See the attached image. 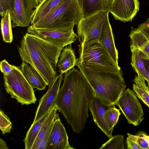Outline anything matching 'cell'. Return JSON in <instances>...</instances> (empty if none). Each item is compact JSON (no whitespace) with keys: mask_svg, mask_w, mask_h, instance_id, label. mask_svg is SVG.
Returning <instances> with one entry per match:
<instances>
[{"mask_svg":"<svg viewBox=\"0 0 149 149\" xmlns=\"http://www.w3.org/2000/svg\"><path fill=\"white\" fill-rule=\"evenodd\" d=\"M94 95L85 77L79 70L73 68L65 73L54 106L64 116L73 131L80 133L89 117L90 104Z\"/></svg>","mask_w":149,"mask_h":149,"instance_id":"obj_1","label":"cell"},{"mask_svg":"<svg viewBox=\"0 0 149 149\" xmlns=\"http://www.w3.org/2000/svg\"><path fill=\"white\" fill-rule=\"evenodd\" d=\"M63 49L27 33L20 41L18 52L22 61L34 67L49 86L57 74L56 70Z\"/></svg>","mask_w":149,"mask_h":149,"instance_id":"obj_2","label":"cell"},{"mask_svg":"<svg viewBox=\"0 0 149 149\" xmlns=\"http://www.w3.org/2000/svg\"><path fill=\"white\" fill-rule=\"evenodd\" d=\"M76 65L91 86L95 96L106 105H115L126 86L122 71L89 68L82 66L77 61Z\"/></svg>","mask_w":149,"mask_h":149,"instance_id":"obj_3","label":"cell"},{"mask_svg":"<svg viewBox=\"0 0 149 149\" xmlns=\"http://www.w3.org/2000/svg\"><path fill=\"white\" fill-rule=\"evenodd\" d=\"M83 17L78 0H63L47 15L31 26L36 29H49L74 27Z\"/></svg>","mask_w":149,"mask_h":149,"instance_id":"obj_4","label":"cell"},{"mask_svg":"<svg viewBox=\"0 0 149 149\" xmlns=\"http://www.w3.org/2000/svg\"><path fill=\"white\" fill-rule=\"evenodd\" d=\"M79 52L77 62L82 66L113 72L120 70L99 41L80 43Z\"/></svg>","mask_w":149,"mask_h":149,"instance_id":"obj_5","label":"cell"},{"mask_svg":"<svg viewBox=\"0 0 149 149\" xmlns=\"http://www.w3.org/2000/svg\"><path fill=\"white\" fill-rule=\"evenodd\" d=\"M4 84L7 93L22 105L34 104L37 99L33 88L25 78L20 68L13 65L12 72L3 75Z\"/></svg>","mask_w":149,"mask_h":149,"instance_id":"obj_6","label":"cell"},{"mask_svg":"<svg viewBox=\"0 0 149 149\" xmlns=\"http://www.w3.org/2000/svg\"><path fill=\"white\" fill-rule=\"evenodd\" d=\"M108 11H102L83 17L77 24V32L80 43L99 41Z\"/></svg>","mask_w":149,"mask_h":149,"instance_id":"obj_7","label":"cell"},{"mask_svg":"<svg viewBox=\"0 0 149 149\" xmlns=\"http://www.w3.org/2000/svg\"><path fill=\"white\" fill-rule=\"evenodd\" d=\"M115 105L119 107L129 124L136 126L144 119L142 106L134 90H125Z\"/></svg>","mask_w":149,"mask_h":149,"instance_id":"obj_8","label":"cell"},{"mask_svg":"<svg viewBox=\"0 0 149 149\" xmlns=\"http://www.w3.org/2000/svg\"><path fill=\"white\" fill-rule=\"evenodd\" d=\"M74 26L57 29H36L31 26L27 30V33L33 34L48 42L63 48L72 44L78 36L73 31Z\"/></svg>","mask_w":149,"mask_h":149,"instance_id":"obj_9","label":"cell"},{"mask_svg":"<svg viewBox=\"0 0 149 149\" xmlns=\"http://www.w3.org/2000/svg\"><path fill=\"white\" fill-rule=\"evenodd\" d=\"M37 6L36 0H11L8 11L12 27L29 26Z\"/></svg>","mask_w":149,"mask_h":149,"instance_id":"obj_10","label":"cell"},{"mask_svg":"<svg viewBox=\"0 0 149 149\" xmlns=\"http://www.w3.org/2000/svg\"><path fill=\"white\" fill-rule=\"evenodd\" d=\"M139 5L138 0H113L109 11L116 20L131 22L139 10Z\"/></svg>","mask_w":149,"mask_h":149,"instance_id":"obj_11","label":"cell"},{"mask_svg":"<svg viewBox=\"0 0 149 149\" xmlns=\"http://www.w3.org/2000/svg\"><path fill=\"white\" fill-rule=\"evenodd\" d=\"M63 79V74H57L52 84L49 86L47 92L39 100L33 123L36 122L52 108Z\"/></svg>","mask_w":149,"mask_h":149,"instance_id":"obj_12","label":"cell"},{"mask_svg":"<svg viewBox=\"0 0 149 149\" xmlns=\"http://www.w3.org/2000/svg\"><path fill=\"white\" fill-rule=\"evenodd\" d=\"M65 129L58 116L54 121L46 149H73Z\"/></svg>","mask_w":149,"mask_h":149,"instance_id":"obj_13","label":"cell"},{"mask_svg":"<svg viewBox=\"0 0 149 149\" xmlns=\"http://www.w3.org/2000/svg\"><path fill=\"white\" fill-rule=\"evenodd\" d=\"M111 106L102 103L94 95L89 107L95 123L109 138L112 136V134L109 131L105 115L106 110Z\"/></svg>","mask_w":149,"mask_h":149,"instance_id":"obj_14","label":"cell"},{"mask_svg":"<svg viewBox=\"0 0 149 149\" xmlns=\"http://www.w3.org/2000/svg\"><path fill=\"white\" fill-rule=\"evenodd\" d=\"M99 41L115 62L118 65V51L115 46L113 35L108 16L103 26Z\"/></svg>","mask_w":149,"mask_h":149,"instance_id":"obj_15","label":"cell"},{"mask_svg":"<svg viewBox=\"0 0 149 149\" xmlns=\"http://www.w3.org/2000/svg\"><path fill=\"white\" fill-rule=\"evenodd\" d=\"M20 69L26 79L33 88L42 91L48 86L39 73L27 62L22 61Z\"/></svg>","mask_w":149,"mask_h":149,"instance_id":"obj_16","label":"cell"},{"mask_svg":"<svg viewBox=\"0 0 149 149\" xmlns=\"http://www.w3.org/2000/svg\"><path fill=\"white\" fill-rule=\"evenodd\" d=\"M84 17L102 11H108L113 0H78Z\"/></svg>","mask_w":149,"mask_h":149,"instance_id":"obj_17","label":"cell"},{"mask_svg":"<svg viewBox=\"0 0 149 149\" xmlns=\"http://www.w3.org/2000/svg\"><path fill=\"white\" fill-rule=\"evenodd\" d=\"M77 61L71 44L66 46L59 58L57 65L58 71L62 74L68 72L76 65Z\"/></svg>","mask_w":149,"mask_h":149,"instance_id":"obj_18","label":"cell"},{"mask_svg":"<svg viewBox=\"0 0 149 149\" xmlns=\"http://www.w3.org/2000/svg\"><path fill=\"white\" fill-rule=\"evenodd\" d=\"M63 0H43L34 10L31 25H32L45 16Z\"/></svg>","mask_w":149,"mask_h":149,"instance_id":"obj_19","label":"cell"},{"mask_svg":"<svg viewBox=\"0 0 149 149\" xmlns=\"http://www.w3.org/2000/svg\"><path fill=\"white\" fill-rule=\"evenodd\" d=\"M50 111L45 113L36 122L33 123L27 131L25 137L23 140L25 149H31L41 126Z\"/></svg>","mask_w":149,"mask_h":149,"instance_id":"obj_20","label":"cell"},{"mask_svg":"<svg viewBox=\"0 0 149 149\" xmlns=\"http://www.w3.org/2000/svg\"><path fill=\"white\" fill-rule=\"evenodd\" d=\"M137 74L134 79L135 84H133V90L138 98L149 107V89L146 85V80L140 75Z\"/></svg>","mask_w":149,"mask_h":149,"instance_id":"obj_21","label":"cell"},{"mask_svg":"<svg viewBox=\"0 0 149 149\" xmlns=\"http://www.w3.org/2000/svg\"><path fill=\"white\" fill-rule=\"evenodd\" d=\"M132 53L131 64L136 72L141 76L147 82L148 72L141 55V50L138 49H131Z\"/></svg>","mask_w":149,"mask_h":149,"instance_id":"obj_22","label":"cell"},{"mask_svg":"<svg viewBox=\"0 0 149 149\" xmlns=\"http://www.w3.org/2000/svg\"><path fill=\"white\" fill-rule=\"evenodd\" d=\"M57 108L53 106L49 114L43 122L31 149H38L40 141L51 124L59 116L58 114L57 113Z\"/></svg>","mask_w":149,"mask_h":149,"instance_id":"obj_23","label":"cell"},{"mask_svg":"<svg viewBox=\"0 0 149 149\" xmlns=\"http://www.w3.org/2000/svg\"><path fill=\"white\" fill-rule=\"evenodd\" d=\"M129 36L130 39L131 49H141L149 44V40L146 36L137 28L132 29Z\"/></svg>","mask_w":149,"mask_h":149,"instance_id":"obj_24","label":"cell"},{"mask_svg":"<svg viewBox=\"0 0 149 149\" xmlns=\"http://www.w3.org/2000/svg\"><path fill=\"white\" fill-rule=\"evenodd\" d=\"M1 34L3 41L11 43L13 40L11 20L8 10L1 19Z\"/></svg>","mask_w":149,"mask_h":149,"instance_id":"obj_25","label":"cell"},{"mask_svg":"<svg viewBox=\"0 0 149 149\" xmlns=\"http://www.w3.org/2000/svg\"><path fill=\"white\" fill-rule=\"evenodd\" d=\"M120 114L119 110L116 108L115 105L111 106L106 111L105 117L106 123L109 131L112 134Z\"/></svg>","mask_w":149,"mask_h":149,"instance_id":"obj_26","label":"cell"},{"mask_svg":"<svg viewBox=\"0 0 149 149\" xmlns=\"http://www.w3.org/2000/svg\"><path fill=\"white\" fill-rule=\"evenodd\" d=\"M125 139L123 135H117L111 137L107 142L103 144L100 149H124Z\"/></svg>","mask_w":149,"mask_h":149,"instance_id":"obj_27","label":"cell"},{"mask_svg":"<svg viewBox=\"0 0 149 149\" xmlns=\"http://www.w3.org/2000/svg\"><path fill=\"white\" fill-rule=\"evenodd\" d=\"M12 124L9 118L2 110L0 111V129L1 134L5 135L10 133L12 129Z\"/></svg>","mask_w":149,"mask_h":149,"instance_id":"obj_28","label":"cell"},{"mask_svg":"<svg viewBox=\"0 0 149 149\" xmlns=\"http://www.w3.org/2000/svg\"><path fill=\"white\" fill-rule=\"evenodd\" d=\"M127 135L134 140L142 149H149V143L145 137L144 132L140 131L136 135L129 133H127Z\"/></svg>","mask_w":149,"mask_h":149,"instance_id":"obj_29","label":"cell"},{"mask_svg":"<svg viewBox=\"0 0 149 149\" xmlns=\"http://www.w3.org/2000/svg\"><path fill=\"white\" fill-rule=\"evenodd\" d=\"M54 122V121L51 124L43 138L40 141L38 149H46L47 143L49 138Z\"/></svg>","mask_w":149,"mask_h":149,"instance_id":"obj_30","label":"cell"},{"mask_svg":"<svg viewBox=\"0 0 149 149\" xmlns=\"http://www.w3.org/2000/svg\"><path fill=\"white\" fill-rule=\"evenodd\" d=\"M13 68V65L10 64L5 59L1 61L0 64V69L3 75L9 74Z\"/></svg>","mask_w":149,"mask_h":149,"instance_id":"obj_31","label":"cell"},{"mask_svg":"<svg viewBox=\"0 0 149 149\" xmlns=\"http://www.w3.org/2000/svg\"><path fill=\"white\" fill-rule=\"evenodd\" d=\"M127 149H142L138 144L129 136L126 138Z\"/></svg>","mask_w":149,"mask_h":149,"instance_id":"obj_32","label":"cell"},{"mask_svg":"<svg viewBox=\"0 0 149 149\" xmlns=\"http://www.w3.org/2000/svg\"><path fill=\"white\" fill-rule=\"evenodd\" d=\"M11 0H0V6L6 13L9 9Z\"/></svg>","mask_w":149,"mask_h":149,"instance_id":"obj_33","label":"cell"},{"mask_svg":"<svg viewBox=\"0 0 149 149\" xmlns=\"http://www.w3.org/2000/svg\"><path fill=\"white\" fill-rule=\"evenodd\" d=\"M143 60L144 62L145 67L148 72V81L147 82L148 84L147 87L149 89V59L143 58Z\"/></svg>","mask_w":149,"mask_h":149,"instance_id":"obj_34","label":"cell"},{"mask_svg":"<svg viewBox=\"0 0 149 149\" xmlns=\"http://www.w3.org/2000/svg\"><path fill=\"white\" fill-rule=\"evenodd\" d=\"M149 28V18L145 23L139 25L137 29L140 30L146 28Z\"/></svg>","mask_w":149,"mask_h":149,"instance_id":"obj_35","label":"cell"},{"mask_svg":"<svg viewBox=\"0 0 149 149\" xmlns=\"http://www.w3.org/2000/svg\"><path fill=\"white\" fill-rule=\"evenodd\" d=\"M5 142L1 139H0V149H8Z\"/></svg>","mask_w":149,"mask_h":149,"instance_id":"obj_36","label":"cell"},{"mask_svg":"<svg viewBox=\"0 0 149 149\" xmlns=\"http://www.w3.org/2000/svg\"><path fill=\"white\" fill-rule=\"evenodd\" d=\"M140 30L146 36L149 40V28H145Z\"/></svg>","mask_w":149,"mask_h":149,"instance_id":"obj_37","label":"cell"},{"mask_svg":"<svg viewBox=\"0 0 149 149\" xmlns=\"http://www.w3.org/2000/svg\"><path fill=\"white\" fill-rule=\"evenodd\" d=\"M145 137L147 141L149 143V136L146 135L145 133Z\"/></svg>","mask_w":149,"mask_h":149,"instance_id":"obj_38","label":"cell"},{"mask_svg":"<svg viewBox=\"0 0 149 149\" xmlns=\"http://www.w3.org/2000/svg\"><path fill=\"white\" fill-rule=\"evenodd\" d=\"M43 0H36V4L37 6Z\"/></svg>","mask_w":149,"mask_h":149,"instance_id":"obj_39","label":"cell"},{"mask_svg":"<svg viewBox=\"0 0 149 149\" xmlns=\"http://www.w3.org/2000/svg\"><path fill=\"white\" fill-rule=\"evenodd\" d=\"M145 59H149V56L147 57L146 58H145Z\"/></svg>","mask_w":149,"mask_h":149,"instance_id":"obj_40","label":"cell"}]
</instances>
